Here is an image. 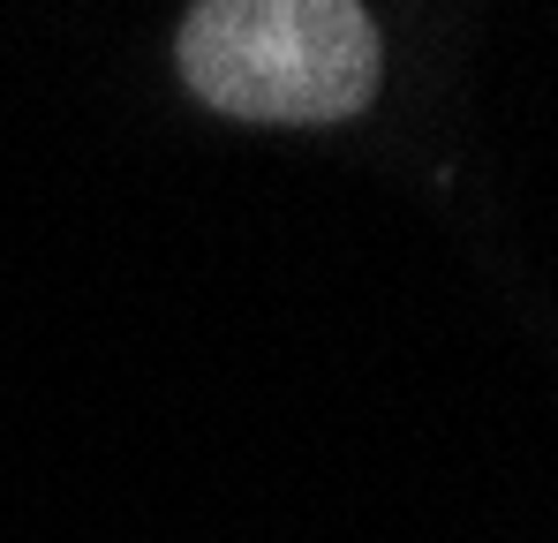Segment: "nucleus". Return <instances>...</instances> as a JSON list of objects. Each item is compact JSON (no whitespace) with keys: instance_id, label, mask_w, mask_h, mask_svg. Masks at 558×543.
Wrapping results in <instances>:
<instances>
[{"instance_id":"1","label":"nucleus","mask_w":558,"mask_h":543,"mask_svg":"<svg viewBox=\"0 0 558 543\" xmlns=\"http://www.w3.org/2000/svg\"><path fill=\"white\" fill-rule=\"evenodd\" d=\"M371 8L355 0H196L182 15V84L234 121H348L377 98Z\"/></svg>"}]
</instances>
